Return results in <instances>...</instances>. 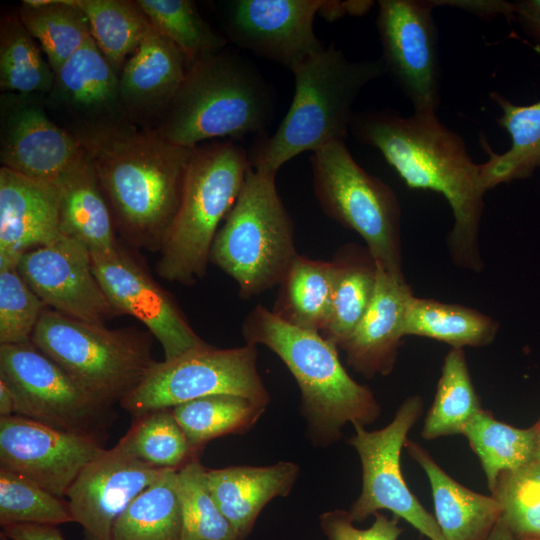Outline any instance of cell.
<instances>
[{
  "instance_id": "obj_30",
  "label": "cell",
  "mask_w": 540,
  "mask_h": 540,
  "mask_svg": "<svg viewBox=\"0 0 540 540\" xmlns=\"http://www.w3.org/2000/svg\"><path fill=\"white\" fill-rule=\"evenodd\" d=\"M334 280L333 261L298 254L279 284L272 311L289 324L321 332L329 318Z\"/></svg>"
},
{
  "instance_id": "obj_44",
  "label": "cell",
  "mask_w": 540,
  "mask_h": 540,
  "mask_svg": "<svg viewBox=\"0 0 540 540\" xmlns=\"http://www.w3.org/2000/svg\"><path fill=\"white\" fill-rule=\"evenodd\" d=\"M374 516V522L366 529L357 528L348 511L340 509L324 512L319 521L327 540H398L403 532L399 518L394 515L390 518L381 512Z\"/></svg>"
},
{
  "instance_id": "obj_10",
  "label": "cell",
  "mask_w": 540,
  "mask_h": 540,
  "mask_svg": "<svg viewBox=\"0 0 540 540\" xmlns=\"http://www.w3.org/2000/svg\"><path fill=\"white\" fill-rule=\"evenodd\" d=\"M214 394H233L268 406L270 395L257 369V346L209 344L172 360L157 361L120 405L133 418Z\"/></svg>"
},
{
  "instance_id": "obj_15",
  "label": "cell",
  "mask_w": 540,
  "mask_h": 540,
  "mask_svg": "<svg viewBox=\"0 0 540 540\" xmlns=\"http://www.w3.org/2000/svg\"><path fill=\"white\" fill-rule=\"evenodd\" d=\"M93 272L120 313L141 321L160 343L164 360L206 346L173 296L153 278L140 257L120 243L105 253H91Z\"/></svg>"
},
{
  "instance_id": "obj_14",
  "label": "cell",
  "mask_w": 540,
  "mask_h": 540,
  "mask_svg": "<svg viewBox=\"0 0 540 540\" xmlns=\"http://www.w3.org/2000/svg\"><path fill=\"white\" fill-rule=\"evenodd\" d=\"M376 25L381 61L416 113H435L441 103L438 30L432 0H380Z\"/></svg>"
},
{
  "instance_id": "obj_40",
  "label": "cell",
  "mask_w": 540,
  "mask_h": 540,
  "mask_svg": "<svg viewBox=\"0 0 540 540\" xmlns=\"http://www.w3.org/2000/svg\"><path fill=\"white\" fill-rule=\"evenodd\" d=\"M206 469L195 457L177 471L182 540H246L216 504L209 490Z\"/></svg>"
},
{
  "instance_id": "obj_19",
  "label": "cell",
  "mask_w": 540,
  "mask_h": 540,
  "mask_svg": "<svg viewBox=\"0 0 540 540\" xmlns=\"http://www.w3.org/2000/svg\"><path fill=\"white\" fill-rule=\"evenodd\" d=\"M17 269L49 309L100 325L120 316L93 272L90 251L77 240L62 236L30 250Z\"/></svg>"
},
{
  "instance_id": "obj_8",
  "label": "cell",
  "mask_w": 540,
  "mask_h": 540,
  "mask_svg": "<svg viewBox=\"0 0 540 540\" xmlns=\"http://www.w3.org/2000/svg\"><path fill=\"white\" fill-rule=\"evenodd\" d=\"M31 341L100 403L121 402L157 361L151 337L134 328L109 329L46 308Z\"/></svg>"
},
{
  "instance_id": "obj_4",
  "label": "cell",
  "mask_w": 540,
  "mask_h": 540,
  "mask_svg": "<svg viewBox=\"0 0 540 540\" xmlns=\"http://www.w3.org/2000/svg\"><path fill=\"white\" fill-rule=\"evenodd\" d=\"M275 97L259 71L238 53L222 49L190 64L155 131L178 146L211 139L264 134Z\"/></svg>"
},
{
  "instance_id": "obj_49",
  "label": "cell",
  "mask_w": 540,
  "mask_h": 540,
  "mask_svg": "<svg viewBox=\"0 0 540 540\" xmlns=\"http://www.w3.org/2000/svg\"><path fill=\"white\" fill-rule=\"evenodd\" d=\"M486 540H515L505 523L499 519Z\"/></svg>"
},
{
  "instance_id": "obj_32",
  "label": "cell",
  "mask_w": 540,
  "mask_h": 540,
  "mask_svg": "<svg viewBox=\"0 0 540 540\" xmlns=\"http://www.w3.org/2000/svg\"><path fill=\"white\" fill-rule=\"evenodd\" d=\"M536 429L535 423L529 428L514 427L485 409L465 426L462 434L480 460L490 492L501 473L535 460Z\"/></svg>"
},
{
  "instance_id": "obj_39",
  "label": "cell",
  "mask_w": 540,
  "mask_h": 540,
  "mask_svg": "<svg viewBox=\"0 0 540 540\" xmlns=\"http://www.w3.org/2000/svg\"><path fill=\"white\" fill-rule=\"evenodd\" d=\"M151 25L183 53L188 66L221 51L228 42L200 15L190 0H137Z\"/></svg>"
},
{
  "instance_id": "obj_37",
  "label": "cell",
  "mask_w": 540,
  "mask_h": 540,
  "mask_svg": "<svg viewBox=\"0 0 540 540\" xmlns=\"http://www.w3.org/2000/svg\"><path fill=\"white\" fill-rule=\"evenodd\" d=\"M18 13H5L0 24V88L2 92L46 95L54 71Z\"/></svg>"
},
{
  "instance_id": "obj_33",
  "label": "cell",
  "mask_w": 540,
  "mask_h": 540,
  "mask_svg": "<svg viewBox=\"0 0 540 540\" xmlns=\"http://www.w3.org/2000/svg\"><path fill=\"white\" fill-rule=\"evenodd\" d=\"M177 471L167 470L130 503L114 523L110 540H182Z\"/></svg>"
},
{
  "instance_id": "obj_20",
  "label": "cell",
  "mask_w": 540,
  "mask_h": 540,
  "mask_svg": "<svg viewBox=\"0 0 540 540\" xmlns=\"http://www.w3.org/2000/svg\"><path fill=\"white\" fill-rule=\"evenodd\" d=\"M167 470L139 460L119 443L90 461L66 494L84 540H110L118 517Z\"/></svg>"
},
{
  "instance_id": "obj_24",
  "label": "cell",
  "mask_w": 540,
  "mask_h": 540,
  "mask_svg": "<svg viewBox=\"0 0 540 540\" xmlns=\"http://www.w3.org/2000/svg\"><path fill=\"white\" fill-rule=\"evenodd\" d=\"M300 473L293 462L268 466H230L206 469L209 490L220 511L245 539L263 508L276 497L287 496Z\"/></svg>"
},
{
  "instance_id": "obj_17",
  "label": "cell",
  "mask_w": 540,
  "mask_h": 540,
  "mask_svg": "<svg viewBox=\"0 0 540 540\" xmlns=\"http://www.w3.org/2000/svg\"><path fill=\"white\" fill-rule=\"evenodd\" d=\"M324 0H230L220 3L227 40L292 70L325 46L313 30Z\"/></svg>"
},
{
  "instance_id": "obj_22",
  "label": "cell",
  "mask_w": 540,
  "mask_h": 540,
  "mask_svg": "<svg viewBox=\"0 0 540 540\" xmlns=\"http://www.w3.org/2000/svg\"><path fill=\"white\" fill-rule=\"evenodd\" d=\"M187 68L180 49L151 26L119 76L121 101L135 126L155 130Z\"/></svg>"
},
{
  "instance_id": "obj_3",
  "label": "cell",
  "mask_w": 540,
  "mask_h": 540,
  "mask_svg": "<svg viewBox=\"0 0 540 540\" xmlns=\"http://www.w3.org/2000/svg\"><path fill=\"white\" fill-rule=\"evenodd\" d=\"M241 331L246 343L274 352L296 380L300 411L315 446L335 443L348 423L366 426L380 416L372 390L349 375L338 347L320 332L289 324L260 304L246 315Z\"/></svg>"
},
{
  "instance_id": "obj_1",
  "label": "cell",
  "mask_w": 540,
  "mask_h": 540,
  "mask_svg": "<svg viewBox=\"0 0 540 540\" xmlns=\"http://www.w3.org/2000/svg\"><path fill=\"white\" fill-rule=\"evenodd\" d=\"M350 130L359 142L376 148L409 188L434 191L446 199L454 219L447 235L451 260L460 268L481 272L479 232L485 191L479 164L463 138L435 113L403 116L389 109L354 113Z\"/></svg>"
},
{
  "instance_id": "obj_38",
  "label": "cell",
  "mask_w": 540,
  "mask_h": 540,
  "mask_svg": "<svg viewBox=\"0 0 540 540\" xmlns=\"http://www.w3.org/2000/svg\"><path fill=\"white\" fill-rule=\"evenodd\" d=\"M118 443L139 460L164 469H179L199 453L177 423L172 408L134 418Z\"/></svg>"
},
{
  "instance_id": "obj_48",
  "label": "cell",
  "mask_w": 540,
  "mask_h": 540,
  "mask_svg": "<svg viewBox=\"0 0 540 540\" xmlns=\"http://www.w3.org/2000/svg\"><path fill=\"white\" fill-rule=\"evenodd\" d=\"M16 398L11 388L0 380V417L15 415Z\"/></svg>"
},
{
  "instance_id": "obj_21",
  "label": "cell",
  "mask_w": 540,
  "mask_h": 540,
  "mask_svg": "<svg viewBox=\"0 0 540 540\" xmlns=\"http://www.w3.org/2000/svg\"><path fill=\"white\" fill-rule=\"evenodd\" d=\"M61 237L55 183L1 167L0 268L17 267L25 253Z\"/></svg>"
},
{
  "instance_id": "obj_16",
  "label": "cell",
  "mask_w": 540,
  "mask_h": 540,
  "mask_svg": "<svg viewBox=\"0 0 540 540\" xmlns=\"http://www.w3.org/2000/svg\"><path fill=\"white\" fill-rule=\"evenodd\" d=\"M44 97L1 93L0 162L26 177L54 183L87 157L80 142L52 119Z\"/></svg>"
},
{
  "instance_id": "obj_9",
  "label": "cell",
  "mask_w": 540,
  "mask_h": 540,
  "mask_svg": "<svg viewBox=\"0 0 540 540\" xmlns=\"http://www.w3.org/2000/svg\"><path fill=\"white\" fill-rule=\"evenodd\" d=\"M310 161L314 193L323 212L355 231L386 272L404 278L401 206L393 189L365 171L344 140L312 152Z\"/></svg>"
},
{
  "instance_id": "obj_13",
  "label": "cell",
  "mask_w": 540,
  "mask_h": 540,
  "mask_svg": "<svg viewBox=\"0 0 540 540\" xmlns=\"http://www.w3.org/2000/svg\"><path fill=\"white\" fill-rule=\"evenodd\" d=\"M52 119L80 144L131 132L119 76L91 37L55 73L44 97Z\"/></svg>"
},
{
  "instance_id": "obj_42",
  "label": "cell",
  "mask_w": 540,
  "mask_h": 540,
  "mask_svg": "<svg viewBox=\"0 0 540 540\" xmlns=\"http://www.w3.org/2000/svg\"><path fill=\"white\" fill-rule=\"evenodd\" d=\"M74 522L69 504L22 476L0 468V525Z\"/></svg>"
},
{
  "instance_id": "obj_2",
  "label": "cell",
  "mask_w": 540,
  "mask_h": 540,
  "mask_svg": "<svg viewBox=\"0 0 540 540\" xmlns=\"http://www.w3.org/2000/svg\"><path fill=\"white\" fill-rule=\"evenodd\" d=\"M127 244L159 252L177 213L194 148L175 145L155 130L137 128L81 144Z\"/></svg>"
},
{
  "instance_id": "obj_12",
  "label": "cell",
  "mask_w": 540,
  "mask_h": 540,
  "mask_svg": "<svg viewBox=\"0 0 540 540\" xmlns=\"http://www.w3.org/2000/svg\"><path fill=\"white\" fill-rule=\"evenodd\" d=\"M421 396L407 397L393 419L383 428L367 430L353 424L355 434L348 440L362 466V489L348 513L352 521L363 522L381 510L402 518L429 540H445L434 515L411 492L401 471V451L411 428L420 419Z\"/></svg>"
},
{
  "instance_id": "obj_46",
  "label": "cell",
  "mask_w": 540,
  "mask_h": 540,
  "mask_svg": "<svg viewBox=\"0 0 540 540\" xmlns=\"http://www.w3.org/2000/svg\"><path fill=\"white\" fill-rule=\"evenodd\" d=\"M1 529L10 540H66L58 526L53 525L17 524Z\"/></svg>"
},
{
  "instance_id": "obj_26",
  "label": "cell",
  "mask_w": 540,
  "mask_h": 540,
  "mask_svg": "<svg viewBox=\"0 0 540 540\" xmlns=\"http://www.w3.org/2000/svg\"><path fill=\"white\" fill-rule=\"evenodd\" d=\"M54 183L59 194L61 235L79 241L90 253L114 249L119 241L112 215L88 158Z\"/></svg>"
},
{
  "instance_id": "obj_41",
  "label": "cell",
  "mask_w": 540,
  "mask_h": 540,
  "mask_svg": "<svg viewBox=\"0 0 540 540\" xmlns=\"http://www.w3.org/2000/svg\"><path fill=\"white\" fill-rule=\"evenodd\" d=\"M491 495L515 540L540 539V461L501 473Z\"/></svg>"
},
{
  "instance_id": "obj_35",
  "label": "cell",
  "mask_w": 540,
  "mask_h": 540,
  "mask_svg": "<svg viewBox=\"0 0 540 540\" xmlns=\"http://www.w3.org/2000/svg\"><path fill=\"white\" fill-rule=\"evenodd\" d=\"M463 348H452L444 358L434 401L424 419L425 440L462 434L482 410Z\"/></svg>"
},
{
  "instance_id": "obj_52",
  "label": "cell",
  "mask_w": 540,
  "mask_h": 540,
  "mask_svg": "<svg viewBox=\"0 0 540 540\" xmlns=\"http://www.w3.org/2000/svg\"><path fill=\"white\" fill-rule=\"evenodd\" d=\"M538 540H540V539H538Z\"/></svg>"
},
{
  "instance_id": "obj_7",
  "label": "cell",
  "mask_w": 540,
  "mask_h": 540,
  "mask_svg": "<svg viewBox=\"0 0 540 540\" xmlns=\"http://www.w3.org/2000/svg\"><path fill=\"white\" fill-rule=\"evenodd\" d=\"M298 256L293 221L276 187V173L253 168L219 228L210 262L229 275L242 299L279 286Z\"/></svg>"
},
{
  "instance_id": "obj_47",
  "label": "cell",
  "mask_w": 540,
  "mask_h": 540,
  "mask_svg": "<svg viewBox=\"0 0 540 540\" xmlns=\"http://www.w3.org/2000/svg\"><path fill=\"white\" fill-rule=\"evenodd\" d=\"M514 17L523 31L540 42V0H517Z\"/></svg>"
},
{
  "instance_id": "obj_28",
  "label": "cell",
  "mask_w": 540,
  "mask_h": 540,
  "mask_svg": "<svg viewBox=\"0 0 540 540\" xmlns=\"http://www.w3.org/2000/svg\"><path fill=\"white\" fill-rule=\"evenodd\" d=\"M335 280L331 309L321 335L337 347L350 336L374 296L377 263L366 246H341L332 260Z\"/></svg>"
},
{
  "instance_id": "obj_29",
  "label": "cell",
  "mask_w": 540,
  "mask_h": 540,
  "mask_svg": "<svg viewBox=\"0 0 540 540\" xmlns=\"http://www.w3.org/2000/svg\"><path fill=\"white\" fill-rule=\"evenodd\" d=\"M499 327L497 320L474 308L414 294L408 300L404 320L405 336L431 338L452 348L489 345Z\"/></svg>"
},
{
  "instance_id": "obj_25",
  "label": "cell",
  "mask_w": 540,
  "mask_h": 540,
  "mask_svg": "<svg viewBox=\"0 0 540 540\" xmlns=\"http://www.w3.org/2000/svg\"><path fill=\"white\" fill-rule=\"evenodd\" d=\"M405 447L425 472L432 491L435 518L445 540H486L501 517L494 497L477 493L448 475L419 443Z\"/></svg>"
},
{
  "instance_id": "obj_27",
  "label": "cell",
  "mask_w": 540,
  "mask_h": 540,
  "mask_svg": "<svg viewBox=\"0 0 540 540\" xmlns=\"http://www.w3.org/2000/svg\"><path fill=\"white\" fill-rule=\"evenodd\" d=\"M501 110L497 124L510 136L511 146L502 154L494 152L481 137L489 159L479 164L480 184L486 192L494 187L531 177L540 168V100L516 105L497 91L489 94Z\"/></svg>"
},
{
  "instance_id": "obj_43",
  "label": "cell",
  "mask_w": 540,
  "mask_h": 540,
  "mask_svg": "<svg viewBox=\"0 0 540 540\" xmlns=\"http://www.w3.org/2000/svg\"><path fill=\"white\" fill-rule=\"evenodd\" d=\"M46 308L17 267L0 268V345L30 341Z\"/></svg>"
},
{
  "instance_id": "obj_11",
  "label": "cell",
  "mask_w": 540,
  "mask_h": 540,
  "mask_svg": "<svg viewBox=\"0 0 540 540\" xmlns=\"http://www.w3.org/2000/svg\"><path fill=\"white\" fill-rule=\"evenodd\" d=\"M0 380L15 395V415L101 441L109 406L86 392L31 340L0 345Z\"/></svg>"
},
{
  "instance_id": "obj_6",
  "label": "cell",
  "mask_w": 540,
  "mask_h": 540,
  "mask_svg": "<svg viewBox=\"0 0 540 540\" xmlns=\"http://www.w3.org/2000/svg\"><path fill=\"white\" fill-rule=\"evenodd\" d=\"M252 168L236 141L196 146L186 167L177 213L165 235L157 274L191 286L206 275L214 238L233 208Z\"/></svg>"
},
{
  "instance_id": "obj_45",
  "label": "cell",
  "mask_w": 540,
  "mask_h": 540,
  "mask_svg": "<svg viewBox=\"0 0 540 540\" xmlns=\"http://www.w3.org/2000/svg\"><path fill=\"white\" fill-rule=\"evenodd\" d=\"M435 6H452L460 8L482 18L504 15L514 17V4L508 1H465V0H433Z\"/></svg>"
},
{
  "instance_id": "obj_5",
  "label": "cell",
  "mask_w": 540,
  "mask_h": 540,
  "mask_svg": "<svg viewBox=\"0 0 540 540\" xmlns=\"http://www.w3.org/2000/svg\"><path fill=\"white\" fill-rule=\"evenodd\" d=\"M294 95L272 135L257 136L248 151L252 168L276 173L297 155L344 140L360 91L386 71L380 60L351 61L334 44L292 70Z\"/></svg>"
},
{
  "instance_id": "obj_31",
  "label": "cell",
  "mask_w": 540,
  "mask_h": 540,
  "mask_svg": "<svg viewBox=\"0 0 540 540\" xmlns=\"http://www.w3.org/2000/svg\"><path fill=\"white\" fill-rule=\"evenodd\" d=\"M17 13L54 73L92 37L75 0H26Z\"/></svg>"
},
{
  "instance_id": "obj_36",
  "label": "cell",
  "mask_w": 540,
  "mask_h": 540,
  "mask_svg": "<svg viewBox=\"0 0 540 540\" xmlns=\"http://www.w3.org/2000/svg\"><path fill=\"white\" fill-rule=\"evenodd\" d=\"M86 15L91 36L120 76L127 57L137 50L151 23L136 1L75 0Z\"/></svg>"
},
{
  "instance_id": "obj_23",
  "label": "cell",
  "mask_w": 540,
  "mask_h": 540,
  "mask_svg": "<svg viewBox=\"0 0 540 540\" xmlns=\"http://www.w3.org/2000/svg\"><path fill=\"white\" fill-rule=\"evenodd\" d=\"M412 295L405 278L395 277L377 264L372 301L350 336L339 347L355 372L370 379L393 371L405 336L406 307Z\"/></svg>"
},
{
  "instance_id": "obj_50",
  "label": "cell",
  "mask_w": 540,
  "mask_h": 540,
  "mask_svg": "<svg viewBox=\"0 0 540 540\" xmlns=\"http://www.w3.org/2000/svg\"><path fill=\"white\" fill-rule=\"evenodd\" d=\"M536 424V448H535V460L540 461V419Z\"/></svg>"
},
{
  "instance_id": "obj_34",
  "label": "cell",
  "mask_w": 540,
  "mask_h": 540,
  "mask_svg": "<svg viewBox=\"0 0 540 540\" xmlns=\"http://www.w3.org/2000/svg\"><path fill=\"white\" fill-rule=\"evenodd\" d=\"M267 406L233 394H214L172 408L177 423L194 449L228 434L244 433L261 417Z\"/></svg>"
},
{
  "instance_id": "obj_51",
  "label": "cell",
  "mask_w": 540,
  "mask_h": 540,
  "mask_svg": "<svg viewBox=\"0 0 540 540\" xmlns=\"http://www.w3.org/2000/svg\"><path fill=\"white\" fill-rule=\"evenodd\" d=\"M0 540H10V539L1 533Z\"/></svg>"
},
{
  "instance_id": "obj_18",
  "label": "cell",
  "mask_w": 540,
  "mask_h": 540,
  "mask_svg": "<svg viewBox=\"0 0 540 540\" xmlns=\"http://www.w3.org/2000/svg\"><path fill=\"white\" fill-rule=\"evenodd\" d=\"M105 451L90 436L61 431L32 419L0 417V468L64 498L81 470Z\"/></svg>"
}]
</instances>
